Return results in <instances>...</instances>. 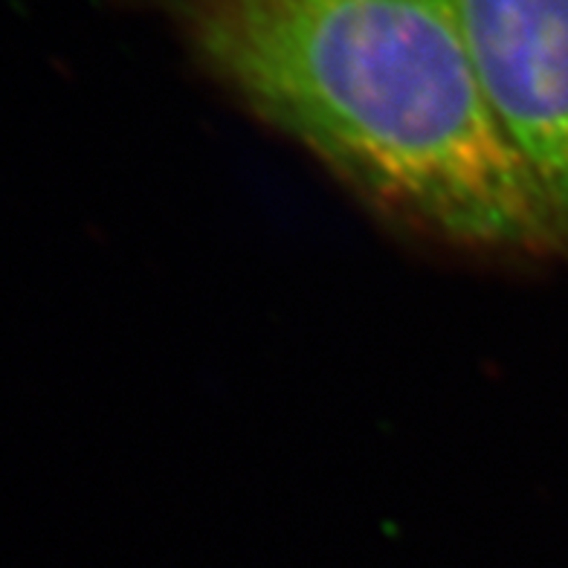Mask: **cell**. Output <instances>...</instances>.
<instances>
[{"label": "cell", "mask_w": 568, "mask_h": 568, "mask_svg": "<svg viewBox=\"0 0 568 568\" xmlns=\"http://www.w3.org/2000/svg\"><path fill=\"white\" fill-rule=\"evenodd\" d=\"M203 70L363 201L449 247H560L447 0H169Z\"/></svg>", "instance_id": "6da1fadb"}, {"label": "cell", "mask_w": 568, "mask_h": 568, "mask_svg": "<svg viewBox=\"0 0 568 568\" xmlns=\"http://www.w3.org/2000/svg\"><path fill=\"white\" fill-rule=\"evenodd\" d=\"M501 131L568 241V0H447Z\"/></svg>", "instance_id": "7a4b0ae2"}]
</instances>
